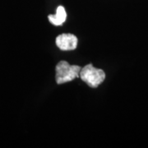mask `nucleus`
I'll use <instances>...</instances> for the list:
<instances>
[{
    "label": "nucleus",
    "instance_id": "nucleus-2",
    "mask_svg": "<svg viewBox=\"0 0 148 148\" xmlns=\"http://www.w3.org/2000/svg\"><path fill=\"white\" fill-rule=\"evenodd\" d=\"M79 77L91 88H96L106 79V73L102 69H95L91 64L81 69Z\"/></svg>",
    "mask_w": 148,
    "mask_h": 148
},
{
    "label": "nucleus",
    "instance_id": "nucleus-4",
    "mask_svg": "<svg viewBox=\"0 0 148 148\" xmlns=\"http://www.w3.org/2000/svg\"><path fill=\"white\" fill-rule=\"evenodd\" d=\"M67 18V12L63 6H58L55 15H49L48 19L54 26H62Z\"/></svg>",
    "mask_w": 148,
    "mask_h": 148
},
{
    "label": "nucleus",
    "instance_id": "nucleus-3",
    "mask_svg": "<svg viewBox=\"0 0 148 148\" xmlns=\"http://www.w3.org/2000/svg\"><path fill=\"white\" fill-rule=\"evenodd\" d=\"M56 45L63 51L74 50L77 46L78 40L73 34H62L56 38Z\"/></svg>",
    "mask_w": 148,
    "mask_h": 148
},
{
    "label": "nucleus",
    "instance_id": "nucleus-1",
    "mask_svg": "<svg viewBox=\"0 0 148 148\" xmlns=\"http://www.w3.org/2000/svg\"><path fill=\"white\" fill-rule=\"evenodd\" d=\"M81 67L78 65H70L66 61H60L55 68V79L57 84H64L79 77Z\"/></svg>",
    "mask_w": 148,
    "mask_h": 148
}]
</instances>
